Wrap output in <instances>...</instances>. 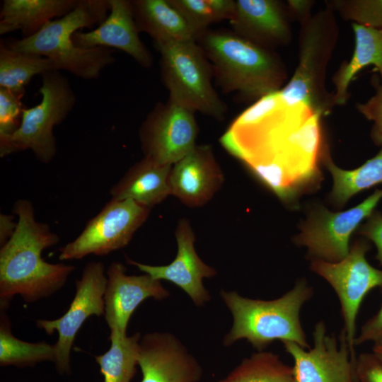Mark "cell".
<instances>
[{
	"mask_svg": "<svg viewBox=\"0 0 382 382\" xmlns=\"http://www.w3.org/2000/svg\"><path fill=\"white\" fill-rule=\"evenodd\" d=\"M358 233L375 244L377 250L376 258L382 266V213L374 210L359 228Z\"/></svg>",
	"mask_w": 382,
	"mask_h": 382,
	"instance_id": "cell-35",
	"label": "cell"
},
{
	"mask_svg": "<svg viewBox=\"0 0 382 382\" xmlns=\"http://www.w3.org/2000/svg\"><path fill=\"white\" fill-rule=\"evenodd\" d=\"M382 199V190L374 193L356 207L341 212H330L320 208L310 219L296 238V243L307 248L313 260L336 262L349 252L352 233L375 210Z\"/></svg>",
	"mask_w": 382,
	"mask_h": 382,
	"instance_id": "cell-14",
	"label": "cell"
},
{
	"mask_svg": "<svg viewBox=\"0 0 382 382\" xmlns=\"http://www.w3.org/2000/svg\"><path fill=\"white\" fill-rule=\"evenodd\" d=\"M178 250L172 262L154 266L127 257V262L155 279L167 280L183 289L197 306H202L211 297L203 284V279L216 274L214 268L204 263L194 246L195 234L188 219L179 220L175 231Z\"/></svg>",
	"mask_w": 382,
	"mask_h": 382,
	"instance_id": "cell-16",
	"label": "cell"
},
{
	"mask_svg": "<svg viewBox=\"0 0 382 382\" xmlns=\"http://www.w3.org/2000/svg\"><path fill=\"white\" fill-rule=\"evenodd\" d=\"M369 248L366 241H358L339 262L312 260L311 262V270L327 281L337 296L344 324L342 330L355 356L354 340L360 306L370 291L382 288V270L373 267L366 258Z\"/></svg>",
	"mask_w": 382,
	"mask_h": 382,
	"instance_id": "cell-9",
	"label": "cell"
},
{
	"mask_svg": "<svg viewBox=\"0 0 382 382\" xmlns=\"http://www.w3.org/2000/svg\"><path fill=\"white\" fill-rule=\"evenodd\" d=\"M382 341V303L378 311L368 319L360 328L354 340V345L366 342L373 344Z\"/></svg>",
	"mask_w": 382,
	"mask_h": 382,
	"instance_id": "cell-36",
	"label": "cell"
},
{
	"mask_svg": "<svg viewBox=\"0 0 382 382\" xmlns=\"http://www.w3.org/2000/svg\"><path fill=\"white\" fill-rule=\"evenodd\" d=\"M322 161L332 175L330 196L338 205H343L355 194L382 183V148L376 156L354 170H346L336 166L327 147Z\"/></svg>",
	"mask_w": 382,
	"mask_h": 382,
	"instance_id": "cell-26",
	"label": "cell"
},
{
	"mask_svg": "<svg viewBox=\"0 0 382 382\" xmlns=\"http://www.w3.org/2000/svg\"><path fill=\"white\" fill-rule=\"evenodd\" d=\"M108 3L110 11L106 18L93 30L74 33V43L83 48H115L130 55L143 67H151L153 58L139 37L132 1L108 0Z\"/></svg>",
	"mask_w": 382,
	"mask_h": 382,
	"instance_id": "cell-20",
	"label": "cell"
},
{
	"mask_svg": "<svg viewBox=\"0 0 382 382\" xmlns=\"http://www.w3.org/2000/svg\"><path fill=\"white\" fill-rule=\"evenodd\" d=\"M17 222L13 221L11 215L1 214L0 215V242L2 245L12 236L16 230Z\"/></svg>",
	"mask_w": 382,
	"mask_h": 382,
	"instance_id": "cell-38",
	"label": "cell"
},
{
	"mask_svg": "<svg viewBox=\"0 0 382 382\" xmlns=\"http://www.w3.org/2000/svg\"><path fill=\"white\" fill-rule=\"evenodd\" d=\"M371 84L375 93L365 103H357V110L368 120L373 122L371 137L374 144L382 146V79L374 74Z\"/></svg>",
	"mask_w": 382,
	"mask_h": 382,
	"instance_id": "cell-33",
	"label": "cell"
},
{
	"mask_svg": "<svg viewBox=\"0 0 382 382\" xmlns=\"http://www.w3.org/2000/svg\"><path fill=\"white\" fill-rule=\"evenodd\" d=\"M125 266L114 262L108 267L104 294V316L110 333L127 335L129 319L136 308L146 299L163 300L169 291L160 280L150 275H127Z\"/></svg>",
	"mask_w": 382,
	"mask_h": 382,
	"instance_id": "cell-17",
	"label": "cell"
},
{
	"mask_svg": "<svg viewBox=\"0 0 382 382\" xmlns=\"http://www.w3.org/2000/svg\"><path fill=\"white\" fill-rule=\"evenodd\" d=\"M23 96L0 87V141L11 137L19 127L24 110Z\"/></svg>",
	"mask_w": 382,
	"mask_h": 382,
	"instance_id": "cell-32",
	"label": "cell"
},
{
	"mask_svg": "<svg viewBox=\"0 0 382 382\" xmlns=\"http://www.w3.org/2000/svg\"><path fill=\"white\" fill-rule=\"evenodd\" d=\"M131 1L139 32L149 35L154 42L197 41L194 30L170 0Z\"/></svg>",
	"mask_w": 382,
	"mask_h": 382,
	"instance_id": "cell-23",
	"label": "cell"
},
{
	"mask_svg": "<svg viewBox=\"0 0 382 382\" xmlns=\"http://www.w3.org/2000/svg\"><path fill=\"white\" fill-rule=\"evenodd\" d=\"M335 11L325 6L300 23L299 63L295 71L280 90L291 102H302L322 116L335 105L334 93L325 86L326 71L339 39Z\"/></svg>",
	"mask_w": 382,
	"mask_h": 382,
	"instance_id": "cell-6",
	"label": "cell"
},
{
	"mask_svg": "<svg viewBox=\"0 0 382 382\" xmlns=\"http://www.w3.org/2000/svg\"><path fill=\"white\" fill-rule=\"evenodd\" d=\"M51 71H59L51 59L13 50L1 41L0 87L24 96L25 88L34 76Z\"/></svg>",
	"mask_w": 382,
	"mask_h": 382,
	"instance_id": "cell-25",
	"label": "cell"
},
{
	"mask_svg": "<svg viewBox=\"0 0 382 382\" xmlns=\"http://www.w3.org/2000/svg\"><path fill=\"white\" fill-rule=\"evenodd\" d=\"M107 274L100 262L88 263L80 279L76 281L74 297L65 313L54 320H38L37 328L51 335L58 333L54 345V362L61 373L69 370L71 350L76 335L84 322L91 316L104 315V294L107 284Z\"/></svg>",
	"mask_w": 382,
	"mask_h": 382,
	"instance_id": "cell-13",
	"label": "cell"
},
{
	"mask_svg": "<svg viewBox=\"0 0 382 382\" xmlns=\"http://www.w3.org/2000/svg\"><path fill=\"white\" fill-rule=\"evenodd\" d=\"M291 15L277 0H236L230 20L233 32L262 47L274 50L291 42Z\"/></svg>",
	"mask_w": 382,
	"mask_h": 382,
	"instance_id": "cell-19",
	"label": "cell"
},
{
	"mask_svg": "<svg viewBox=\"0 0 382 382\" xmlns=\"http://www.w3.org/2000/svg\"><path fill=\"white\" fill-rule=\"evenodd\" d=\"M161 55V76L169 98L218 120L226 112L212 84L213 70L195 40L154 42Z\"/></svg>",
	"mask_w": 382,
	"mask_h": 382,
	"instance_id": "cell-7",
	"label": "cell"
},
{
	"mask_svg": "<svg viewBox=\"0 0 382 382\" xmlns=\"http://www.w3.org/2000/svg\"><path fill=\"white\" fill-rule=\"evenodd\" d=\"M354 49L351 59L344 61L332 76L335 105H345L349 98V86L355 76L366 66H374V71L382 79V30L352 23Z\"/></svg>",
	"mask_w": 382,
	"mask_h": 382,
	"instance_id": "cell-24",
	"label": "cell"
},
{
	"mask_svg": "<svg viewBox=\"0 0 382 382\" xmlns=\"http://www.w3.org/2000/svg\"><path fill=\"white\" fill-rule=\"evenodd\" d=\"M344 20L382 30V0L329 1Z\"/></svg>",
	"mask_w": 382,
	"mask_h": 382,
	"instance_id": "cell-31",
	"label": "cell"
},
{
	"mask_svg": "<svg viewBox=\"0 0 382 382\" xmlns=\"http://www.w3.org/2000/svg\"><path fill=\"white\" fill-rule=\"evenodd\" d=\"M224 182V173L208 144L196 145L172 166L169 175L171 195L191 208L209 202Z\"/></svg>",
	"mask_w": 382,
	"mask_h": 382,
	"instance_id": "cell-18",
	"label": "cell"
},
{
	"mask_svg": "<svg viewBox=\"0 0 382 382\" xmlns=\"http://www.w3.org/2000/svg\"><path fill=\"white\" fill-rule=\"evenodd\" d=\"M197 42L224 92H236L255 102L281 90L287 83L286 65L274 50L248 41L233 31L207 30Z\"/></svg>",
	"mask_w": 382,
	"mask_h": 382,
	"instance_id": "cell-3",
	"label": "cell"
},
{
	"mask_svg": "<svg viewBox=\"0 0 382 382\" xmlns=\"http://www.w3.org/2000/svg\"><path fill=\"white\" fill-rule=\"evenodd\" d=\"M355 371L357 382H382V361L373 352L357 357Z\"/></svg>",
	"mask_w": 382,
	"mask_h": 382,
	"instance_id": "cell-34",
	"label": "cell"
},
{
	"mask_svg": "<svg viewBox=\"0 0 382 382\" xmlns=\"http://www.w3.org/2000/svg\"><path fill=\"white\" fill-rule=\"evenodd\" d=\"M217 382H295L293 366L271 352L257 351L244 358Z\"/></svg>",
	"mask_w": 382,
	"mask_h": 382,
	"instance_id": "cell-28",
	"label": "cell"
},
{
	"mask_svg": "<svg viewBox=\"0 0 382 382\" xmlns=\"http://www.w3.org/2000/svg\"><path fill=\"white\" fill-rule=\"evenodd\" d=\"M109 11L108 0H79L72 11L48 22L34 35L5 43L13 50L51 59L59 71H67L86 80L95 79L115 62L114 50L78 47L72 35L83 28L100 24Z\"/></svg>",
	"mask_w": 382,
	"mask_h": 382,
	"instance_id": "cell-5",
	"label": "cell"
},
{
	"mask_svg": "<svg viewBox=\"0 0 382 382\" xmlns=\"http://www.w3.org/2000/svg\"><path fill=\"white\" fill-rule=\"evenodd\" d=\"M109 339V349L95 356L104 382H131L138 365L140 333L131 336L110 333Z\"/></svg>",
	"mask_w": 382,
	"mask_h": 382,
	"instance_id": "cell-27",
	"label": "cell"
},
{
	"mask_svg": "<svg viewBox=\"0 0 382 382\" xmlns=\"http://www.w3.org/2000/svg\"><path fill=\"white\" fill-rule=\"evenodd\" d=\"M42 76L40 103L24 108L18 129L0 141L1 157L28 149L42 163H48L55 156L54 127L71 111L76 96L68 80L59 71H47Z\"/></svg>",
	"mask_w": 382,
	"mask_h": 382,
	"instance_id": "cell-8",
	"label": "cell"
},
{
	"mask_svg": "<svg viewBox=\"0 0 382 382\" xmlns=\"http://www.w3.org/2000/svg\"><path fill=\"white\" fill-rule=\"evenodd\" d=\"M182 13L194 30L197 40L208 26L221 20H231L234 12L233 0H170Z\"/></svg>",
	"mask_w": 382,
	"mask_h": 382,
	"instance_id": "cell-30",
	"label": "cell"
},
{
	"mask_svg": "<svg viewBox=\"0 0 382 382\" xmlns=\"http://www.w3.org/2000/svg\"><path fill=\"white\" fill-rule=\"evenodd\" d=\"M220 295L233 316L232 327L224 337V346L245 340L257 351L276 340L292 342L304 349L311 347L300 313L312 298L313 290L304 279L272 300L247 298L235 291L222 290Z\"/></svg>",
	"mask_w": 382,
	"mask_h": 382,
	"instance_id": "cell-4",
	"label": "cell"
},
{
	"mask_svg": "<svg viewBox=\"0 0 382 382\" xmlns=\"http://www.w3.org/2000/svg\"><path fill=\"white\" fill-rule=\"evenodd\" d=\"M287 7L292 17H294L299 23L308 18L313 4V1L289 0Z\"/></svg>",
	"mask_w": 382,
	"mask_h": 382,
	"instance_id": "cell-37",
	"label": "cell"
},
{
	"mask_svg": "<svg viewBox=\"0 0 382 382\" xmlns=\"http://www.w3.org/2000/svg\"><path fill=\"white\" fill-rule=\"evenodd\" d=\"M150 209L130 199H111L74 241L59 249V260L105 255L125 247L147 219Z\"/></svg>",
	"mask_w": 382,
	"mask_h": 382,
	"instance_id": "cell-10",
	"label": "cell"
},
{
	"mask_svg": "<svg viewBox=\"0 0 382 382\" xmlns=\"http://www.w3.org/2000/svg\"><path fill=\"white\" fill-rule=\"evenodd\" d=\"M172 166L144 156L110 189L111 199H130L151 209L171 195Z\"/></svg>",
	"mask_w": 382,
	"mask_h": 382,
	"instance_id": "cell-21",
	"label": "cell"
},
{
	"mask_svg": "<svg viewBox=\"0 0 382 382\" xmlns=\"http://www.w3.org/2000/svg\"><path fill=\"white\" fill-rule=\"evenodd\" d=\"M322 115L280 90L254 102L220 138L223 147L283 202H291L320 179Z\"/></svg>",
	"mask_w": 382,
	"mask_h": 382,
	"instance_id": "cell-1",
	"label": "cell"
},
{
	"mask_svg": "<svg viewBox=\"0 0 382 382\" xmlns=\"http://www.w3.org/2000/svg\"><path fill=\"white\" fill-rule=\"evenodd\" d=\"M79 0H4L0 13V34L21 31L23 37L38 32L48 22L61 18Z\"/></svg>",
	"mask_w": 382,
	"mask_h": 382,
	"instance_id": "cell-22",
	"label": "cell"
},
{
	"mask_svg": "<svg viewBox=\"0 0 382 382\" xmlns=\"http://www.w3.org/2000/svg\"><path fill=\"white\" fill-rule=\"evenodd\" d=\"M313 341L309 349L292 342H283L294 361L295 382H357V356L352 353L342 330L338 340L320 320L315 325Z\"/></svg>",
	"mask_w": 382,
	"mask_h": 382,
	"instance_id": "cell-12",
	"label": "cell"
},
{
	"mask_svg": "<svg viewBox=\"0 0 382 382\" xmlns=\"http://www.w3.org/2000/svg\"><path fill=\"white\" fill-rule=\"evenodd\" d=\"M373 345L372 352L382 361V341Z\"/></svg>",
	"mask_w": 382,
	"mask_h": 382,
	"instance_id": "cell-39",
	"label": "cell"
},
{
	"mask_svg": "<svg viewBox=\"0 0 382 382\" xmlns=\"http://www.w3.org/2000/svg\"><path fill=\"white\" fill-rule=\"evenodd\" d=\"M17 216L15 231L0 250V304L8 306L18 295L28 303L36 302L58 291L75 267L44 260V250L55 245L59 236L48 224L37 221L31 202L14 203Z\"/></svg>",
	"mask_w": 382,
	"mask_h": 382,
	"instance_id": "cell-2",
	"label": "cell"
},
{
	"mask_svg": "<svg viewBox=\"0 0 382 382\" xmlns=\"http://www.w3.org/2000/svg\"><path fill=\"white\" fill-rule=\"evenodd\" d=\"M54 345L45 342H28L13 335L11 323L5 313L1 314L0 364L16 366H33L40 362H54Z\"/></svg>",
	"mask_w": 382,
	"mask_h": 382,
	"instance_id": "cell-29",
	"label": "cell"
},
{
	"mask_svg": "<svg viewBox=\"0 0 382 382\" xmlns=\"http://www.w3.org/2000/svg\"><path fill=\"white\" fill-rule=\"evenodd\" d=\"M138 365L141 382H199L203 369L185 345L168 332L141 337Z\"/></svg>",
	"mask_w": 382,
	"mask_h": 382,
	"instance_id": "cell-15",
	"label": "cell"
},
{
	"mask_svg": "<svg viewBox=\"0 0 382 382\" xmlns=\"http://www.w3.org/2000/svg\"><path fill=\"white\" fill-rule=\"evenodd\" d=\"M195 112L170 98L157 104L139 132L144 156L173 165L190 153L198 134Z\"/></svg>",
	"mask_w": 382,
	"mask_h": 382,
	"instance_id": "cell-11",
	"label": "cell"
}]
</instances>
